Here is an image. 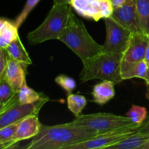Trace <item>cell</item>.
I'll list each match as a JSON object with an SVG mask.
<instances>
[{
    "instance_id": "cell-1",
    "label": "cell",
    "mask_w": 149,
    "mask_h": 149,
    "mask_svg": "<svg viewBox=\"0 0 149 149\" xmlns=\"http://www.w3.org/2000/svg\"><path fill=\"white\" fill-rule=\"evenodd\" d=\"M98 135L95 131L75 125L73 122L62 125H42L27 149H66L69 146L91 139Z\"/></svg>"
},
{
    "instance_id": "cell-2",
    "label": "cell",
    "mask_w": 149,
    "mask_h": 149,
    "mask_svg": "<svg viewBox=\"0 0 149 149\" xmlns=\"http://www.w3.org/2000/svg\"><path fill=\"white\" fill-rule=\"evenodd\" d=\"M58 40L69 47L82 62L104 52L103 45L97 44L87 31L84 23L71 11L66 27Z\"/></svg>"
},
{
    "instance_id": "cell-3",
    "label": "cell",
    "mask_w": 149,
    "mask_h": 149,
    "mask_svg": "<svg viewBox=\"0 0 149 149\" xmlns=\"http://www.w3.org/2000/svg\"><path fill=\"white\" fill-rule=\"evenodd\" d=\"M123 53L103 52L82 62L83 68L79 79L82 82L92 79L109 80L120 83L122 78L121 66Z\"/></svg>"
},
{
    "instance_id": "cell-4",
    "label": "cell",
    "mask_w": 149,
    "mask_h": 149,
    "mask_svg": "<svg viewBox=\"0 0 149 149\" xmlns=\"http://www.w3.org/2000/svg\"><path fill=\"white\" fill-rule=\"evenodd\" d=\"M71 6L67 3H53L43 23L28 34V42L36 45L48 40L59 39L66 27Z\"/></svg>"
},
{
    "instance_id": "cell-5",
    "label": "cell",
    "mask_w": 149,
    "mask_h": 149,
    "mask_svg": "<svg viewBox=\"0 0 149 149\" xmlns=\"http://www.w3.org/2000/svg\"><path fill=\"white\" fill-rule=\"evenodd\" d=\"M75 125L84 127L97 134L104 133L125 127L136 125L127 116H117L113 113H96L81 114L73 121Z\"/></svg>"
},
{
    "instance_id": "cell-6",
    "label": "cell",
    "mask_w": 149,
    "mask_h": 149,
    "mask_svg": "<svg viewBox=\"0 0 149 149\" xmlns=\"http://www.w3.org/2000/svg\"><path fill=\"white\" fill-rule=\"evenodd\" d=\"M140 126L141 125H133L98 134L91 139L69 146L66 149L109 148L111 146L136 132Z\"/></svg>"
},
{
    "instance_id": "cell-7",
    "label": "cell",
    "mask_w": 149,
    "mask_h": 149,
    "mask_svg": "<svg viewBox=\"0 0 149 149\" xmlns=\"http://www.w3.org/2000/svg\"><path fill=\"white\" fill-rule=\"evenodd\" d=\"M106 38L103 45L104 52L123 53L130 41L132 32L119 24L111 17L104 19Z\"/></svg>"
},
{
    "instance_id": "cell-8",
    "label": "cell",
    "mask_w": 149,
    "mask_h": 149,
    "mask_svg": "<svg viewBox=\"0 0 149 149\" xmlns=\"http://www.w3.org/2000/svg\"><path fill=\"white\" fill-rule=\"evenodd\" d=\"M71 6L79 15L96 22L111 17L113 11L111 0H72Z\"/></svg>"
},
{
    "instance_id": "cell-9",
    "label": "cell",
    "mask_w": 149,
    "mask_h": 149,
    "mask_svg": "<svg viewBox=\"0 0 149 149\" xmlns=\"http://www.w3.org/2000/svg\"><path fill=\"white\" fill-rule=\"evenodd\" d=\"M49 97L44 95L38 101L26 104L17 103L5 111L0 113V128L20 122L29 116H38L42 108L49 101Z\"/></svg>"
},
{
    "instance_id": "cell-10",
    "label": "cell",
    "mask_w": 149,
    "mask_h": 149,
    "mask_svg": "<svg viewBox=\"0 0 149 149\" xmlns=\"http://www.w3.org/2000/svg\"><path fill=\"white\" fill-rule=\"evenodd\" d=\"M148 42L149 37L142 32L132 33L129 45L122 55V74L137 63L143 61Z\"/></svg>"
},
{
    "instance_id": "cell-11",
    "label": "cell",
    "mask_w": 149,
    "mask_h": 149,
    "mask_svg": "<svg viewBox=\"0 0 149 149\" xmlns=\"http://www.w3.org/2000/svg\"><path fill=\"white\" fill-rule=\"evenodd\" d=\"M111 17L132 33L142 32L135 0H126L122 6L113 9Z\"/></svg>"
},
{
    "instance_id": "cell-12",
    "label": "cell",
    "mask_w": 149,
    "mask_h": 149,
    "mask_svg": "<svg viewBox=\"0 0 149 149\" xmlns=\"http://www.w3.org/2000/svg\"><path fill=\"white\" fill-rule=\"evenodd\" d=\"M42 125L37 115H31L24 118L18 123L14 141L16 144L22 141L32 139L41 130Z\"/></svg>"
},
{
    "instance_id": "cell-13",
    "label": "cell",
    "mask_w": 149,
    "mask_h": 149,
    "mask_svg": "<svg viewBox=\"0 0 149 149\" xmlns=\"http://www.w3.org/2000/svg\"><path fill=\"white\" fill-rule=\"evenodd\" d=\"M27 65L18 62L9 56L8 65L4 79L12 86L15 91L18 93L20 87L26 83V66Z\"/></svg>"
},
{
    "instance_id": "cell-14",
    "label": "cell",
    "mask_w": 149,
    "mask_h": 149,
    "mask_svg": "<svg viewBox=\"0 0 149 149\" xmlns=\"http://www.w3.org/2000/svg\"><path fill=\"white\" fill-rule=\"evenodd\" d=\"M115 83L109 80H103L98 83L93 90V101L99 105H104L115 95Z\"/></svg>"
},
{
    "instance_id": "cell-15",
    "label": "cell",
    "mask_w": 149,
    "mask_h": 149,
    "mask_svg": "<svg viewBox=\"0 0 149 149\" xmlns=\"http://www.w3.org/2000/svg\"><path fill=\"white\" fill-rule=\"evenodd\" d=\"M20 103L18 93L5 79L0 81V113Z\"/></svg>"
},
{
    "instance_id": "cell-16",
    "label": "cell",
    "mask_w": 149,
    "mask_h": 149,
    "mask_svg": "<svg viewBox=\"0 0 149 149\" xmlns=\"http://www.w3.org/2000/svg\"><path fill=\"white\" fill-rule=\"evenodd\" d=\"M18 37V28L16 27L14 22L7 18H1L0 20V47L7 49Z\"/></svg>"
},
{
    "instance_id": "cell-17",
    "label": "cell",
    "mask_w": 149,
    "mask_h": 149,
    "mask_svg": "<svg viewBox=\"0 0 149 149\" xmlns=\"http://www.w3.org/2000/svg\"><path fill=\"white\" fill-rule=\"evenodd\" d=\"M149 140V135L138 132L109 147L111 149H140Z\"/></svg>"
},
{
    "instance_id": "cell-18",
    "label": "cell",
    "mask_w": 149,
    "mask_h": 149,
    "mask_svg": "<svg viewBox=\"0 0 149 149\" xmlns=\"http://www.w3.org/2000/svg\"><path fill=\"white\" fill-rule=\"evenodd\" d=\"M9 56L18 62L26 65H31L32 61L29 57V53L20 41V37L13 41L6 49Z\"/></svg>"
},
{
    "instance_id": "cell-19",
    "label": "cell",
    "mask_w": 149,
    "mask_h": 149,
    "mask_svg": "<svg viewBox=\"0 0 149 149\" xmlns=\"http://www.w3.org/2000/svg\"><path fill=\"white\" fill-rule=\"evenodd\" d=\"M135 2L141 31L149 37V0H135Z\"/></svg>"
},
{
    "instance_id": "cell-20",
    "label": "cell",
    "mask_w": 149,
    "mask_h": 149,
    "mask_svg": "<svg viewBox=\"0 0 149 149\" xmlns=\"http://www.w3.org/2000/svg\"><path fill=\"white\" fill-rule=\"evenodd\" d=\"M18 123L19 122L0 128V148L1 149L13 148L16 145L14 138Z\"/></svg>"
},
{
    "instance_id": "cell-21",
    "label": "cell",
    "mask_w": 149,
    "mask_h": 149,
    "mask_svg": "<svg viewBox=\"0 0 149 149\" xmlns=\"http://www.w3.org/2000/svg\"><path fill=\"white\" fill-rule=\"evenodd\" d=\"M148 65L145 61H141L131 66L129 69L122 74L123 80L131 79L133 78H139L146 80L148 74Z\"/></svg>"
},
{
    "instance_id": "cell-22",
    "label": "cell",
    "mask_w": 149,
    "mask_h": 149,
    "mask_svg": "<svg viewBox=\"0 0 149 149\" xmlns=\"http://www.w3.org/2000/svg\"><path fill=\"white\" fill-rule=\"evenodd\" d=\"M44 95V93H37L31 87H28L26 83H25L18 91V100L21 104L33 103L40 100Z\"/></svg>"
},
{
    "instance_id": "cell-23",
    "label": "cell",
    "mask_w": 149,
    "mask_h": 149,
    "mask_svg": "<svg viewBox=\"0 0 149 149\" xmlns=\"http://www.w3.org/2000/svg\"><path fill=\"white\" fill-rule=\"evenodd\" d=\"M67 104L70 111L76 116H78L81 115L83 109L87 105V100L81 95L69 94L67 98Z\"/></svg>"
},
{
    "instance_id": "cell-24",
    "label": "cell",
    "mask_w": 149,
    "mask_h": 149,
    "mask_svg": "<svg viewBox=\"0 0 149 149\" xmlns=\"http://www.w3.org/2000/svg\"><path fill=\"white\" fill-rule=\"evenodd\" d=\"M126 116H127L134 124L141 125L147 116V110L145 107L133 105L127 113Z\"/></svg>"
},
{
    "instance_id": "cell-25",
    "label": "cell",
    "mask_w": 149,
    "mask_h": 149,
    "mask_svg": "<svg viewBox=\"0 0 149 149\" xmlns=\"http://www.w3.org/2000/svg\"><path fill=\"white\" fill-rule=\"evenodd\" d=\"M40 0H27L25 4L24 7L22 10L21 13L19 14V15L16 17V19L15 20L14 23L15 24L16 27L20 28V26H21L23 23V22L26 20V17H28L29 13L31 12V10L37 5L38 3L39 2Z\"/></svg>"
},
{
    "instance_id": "cell-26",
    "label": "cell",
    "mask_w": 149,
    "mask_h": 149,
    "mask_svg": "<svg viewBox=\"0 0 149 149\" xmlns=\"http://www.w3.org/2000/svg\"><path fill=\"white\" fill-rule=\"evenodd\" d=\"M55 81L60 87H62L68 94H71V93L77 87V83H76L75 80L72 77L64 75V74L58 76L55 78Z\"/></svg>"
},
{
    "instance_id": "cell-27",
    "label": "cell",
    "mask_w": 149,
    "mask_h": 149,
    "mask_svg": "<svg viewBox=\"0 0 149 149\" xmlns=\"http://www.w3.org/2000/svg\"><path fill=\"white\" fill-rule=\"evenodd\" d=\"M9 55L6 49H1L0 54V81L4 80L5 78L6 71L8 65Z\"/></svg>"
},
{
    "instance_id": "cell-28",
    "label": "cell",
    "mask_w": 149,
    "mask_h": 149,
    "mask_svg": "<svg viewBox=\"0 0 149 149\" xmlns=\"http://www.w3.org/2000/svg\"><path fill=\"white\" fill-rule=\"evenodd\" d=\"M138 132L146 134V135H149V119L139 127V128L138 129Z\"/></svg>"
},
{
    "instance_id": "cell-29",
    "label": "cell",
    "mask_w": 149,
    "mask_h": 149,
    "mask_svg": "<svg viewBox=\"0 0 149 149\" xmlns=\"http://www.w3.org/2000/svg\"><path fill=\"white\" fill-rule=\"evenodd\" d=\"M112 4H113V9L117 8V7L122 6L124 3L126 1V0H111Z\"/></svg>"
},
{
    "instance_id": "cell-30",
    "label": "cell",
    "mask_w": 149,
    "mask_h": 149,
    "mask_svg": "<svg viewBox=\"0 0 149 149\" xmlns=\"http://www.w3.org/2000/svg\"><path fill=\"white\" fill-rule=\"evenodd\" d=\"M144 61L148 63V65H149V42L148 45L147 46L146 48V54H145V58H144Z\"/></svg>"
},
{
    "instance_id": "cell-31",
    "label": "cell",
    "mask_w": 149,
    "mask_h": 149,
    "mask_svg": "<svg viewBox=\"0 0 149 149\" xmlns=\"http://www.w3.org/2000/svg\"><path fill=\"white\" fill-rule=\"evenodd\" d=\"M72 0H53V3H67L71 5Z\"/></svg>"
},
{
    "instance_id": "cell-32",
    "label": "cell",
    "mask_w": 149,
    "mask_h": 149,
    "mask_svg": "<svg viewBox=\"0 0 149 149\" xmlns=\"http://www.w3.org/2000/svg\"><path fill=\"white\" fill-rule=\"evenodd\" d=\"M140 149H149V140H148V141L141 147Z\"/></svg>"
},
{
    "instance_id": "cell-33",
    "label": "cell",
    "mask_w": 149,
    "mask_h": 149,
    "mask_svg": "<svg viewBox=\"0 0 149 149\" xmlns=\"http://www.w3.org/2000/svg\"><path fill=\"white\" fill-rule=\"evenodd\" d=\"M145 82H146V84L148 88H149V65H148V74H147V77H146V80H145Z\"/></svg>"
},
{
    "instance_id": "cell-34",
    "label": "cell",
    "mask_w": 149,
    "mask_h": 149,
    "mask_svg": "<svg viewBox=\"0 0 149 149\" xmlns=\"http://www.w3.org/2000/svg\"><path fill=\"white\" fill-rule=\"evenodd\" d=\"M146 97L148 100H149V88L148 89V90H147L146 93Z\"/></svg>"
}]
</instances>
